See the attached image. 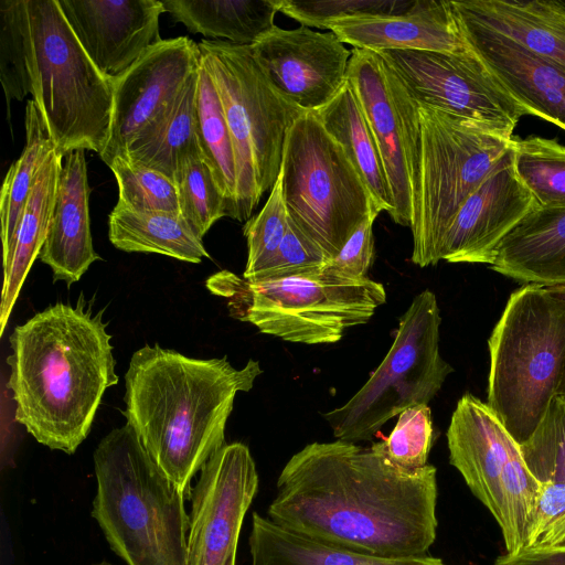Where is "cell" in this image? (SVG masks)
Listing matches in <instances>:
<instances>
[{"mask_svg": "<svg viewBox=\"0 0 565 565\" xmlns=\"http://www.w3.org/2000/svg\"><path fill=\"white\" fill-rule=\"evenodd\" d=\"M437 469L393 463L383 443H311L276 481L267 518L315 542L386 558L427 555L437 536Z\"/></svg>", "mask_w": 565, "mask_h": 565, "instance_id": "obj_1", "label": "cell"}, {"mask_svg": "<svg viewBox=\"0 0 565 565\" xmlns=\"http://www.w3.org/2000/svg\"><path fill=\"white\" fill-rule=\"evenodd\" d=\"M103 310L83 297L17 326L7 358L14 419L40 444L68 455L90 431L106 390L119 381Z\"/></svg>", "mask_w": 565, "mask_h": 565, "instance_id": "obj_2", "label": "cell"}, {"mask_svg": "<svg viewBox=\"0 0 565 565\" xmlns=\"http://www.w3.org/2000/svg\"><path fill=\"white\" fill-rule=\"evenodd\" d=\"M263 373L248 360L236 369L226 356L198 359L159 344L131 356L122 412L146 451L186 499L191 480L225 445V426L238 392Z\"/></svg>", "mask_w": 565, "mask_h": 565, "instance_id": "obj_3", "label": "cell"}, {"mask_svg": "<svg viewBox=\"0 0 565 565\" xmlns=\"http://www.w3.org/2000/svg\"><path fill=\"white\" fill-rule=\"evenodd\" d=\"M92 515L127 565H188L184 494L159 469L129 424L94 451Z\"/></svg>", "mask_w": 565, "mask_h": 565, "instance_id": "obj_4", "label": "cell"}, {"mask_svg": "<svg viewBox=\"0 0 565 565\" xmlns=\"http://www.w3.org/2000/svg\"><path fill=\"white\" fill-rule=\"evenodd\" d=\"M488 405L521 445L552 398L565 399V287L513 291L488 341Z\"/></svg>", "mask_w": 565, "mask_h": 565, "instance_id": "obj_5", "label": "cell"}, {"mask_svg": "<svg viewBox=\"0 0 565 565\" xmlns=\"http://www.w3.org/2000/svg\"><path fill=\"white\" fill-rule=\"evenodd\" d=\"M31 95L56 151L102 154L111 128L114 88L93 64L57 0H25Z\"/></svg>", "mask_w": 565, "mask_h": 565, "instance_id": "obj_6", "label": "cell"}, {"mask_svg": "<svg viewBox=\"0 0 565 565\" xmlns=\"http://www.w3.org/2000/svg\"><path fill=\"white\" fill-rule=\"evenodd\" d=\"M420 142L413 191L412 262L436 265L445 234L466 199L513 146L490 126L418 103Z\"/></svg>", "mask_w": 565, "mask_h": 565, "instance_id": "obj_7", "label": "cell"}, {"mask_svg": "<svg viewBox=\"0 0 565 565\" xmlns=\"http://www.w3.org/2000/svg\"><path fill=\"white\" fill-rule=\"evenodd\" d=\"M206 287L227 299L234 318L262 333L305 344L340 341L348 329L366 323L386 301L381 282L343 280L322 271L252 281L222 270L207 279Z\"/></svg>", "mask_w": 565, "mask_h": 565, "instance_id": "obj_8", "label": "cell"}, {"mask_svg": "<svg viewBox=\"0 0 565 565\" xmlns=\"http://www.w3.org/2000/svg\"><path fill=\"white\" fill-rule=\"evenodd\" d=\"M200 61L210 74L230 129L236 166V221H248L274 186L289 128L305 111L270 84L250 47L202 40Z\"/></svg>", "mask_w": 565, "mask_h": 565, "instance_id": "obj_9", "label": "cell"}, {"mask_svg": "<svg viewBox=\"0 0 565 565\" xmlns=\"http://www.w3.org/2000/svg\"><path fill=\"white\" fill-rule=\"evenodd\" d=\"M279 173L289 218L330 258L370 214L381 213L343 147L313 111L289 128Z\"/></svg>", "mask_w": 565, "mask_h": 565, "instance_id": "obj_10", "label": "cell"}, {"mask_svg": "<svg viewBox=\"0 0 565 565\" xmlns=\"http://www.w3.org/2000/svg\"><path fill=\"white\" fill-rule=\"evenodd\" d=\"M440 310L435 294L414 297L399 319L394 341L365 384L342 406L322 414L338 440L372 439L391 418L427 404L454 367L439 352Z\"/></svg>", "mask_w": 565, "mask_h": 565, "instance_id": "obj_11", "label": "cell"}, {"mask_svg": "<svg viewBox=\"0 0 565 565\" xmlns=\"http://www.w3.org/2000/svg\"><path fill=\"white\" fill-rule=\"evenodd\" d=\"M414 99L513 136L527 110L466 45L457 52H379Z\"/></svg>", "mask_w": 565, "mask_h": 565, "instance_id": "obj_12", "label": "cell"}, {"mask_svg": "<svg viewBox=\"0 0 565 565\" xmlns=\"http://www.w3.org/2000/svg\"><path fill=\"white\" fill-rule=\"evenodd\" d=\"M347 79L381 153L393 199L390 216L409 227L420 142L418 104L379 52L352 49Z\"/></svg>", "mask_w": 565, "mask_h": 565, "instance_id": "obj_13", "label": "cell"}, {"mask_svg": "<svg viewBox=\"0 0 565 565\" xmlns=\"http://www.w3.org/2000/svg\"><path fill=\"white\" fill-rule=\"evenodd\" d=\"M258 481L243 443L225 444L206 461L191 495L188 565H235L243 520Z\"/></svg>", "mask_w": 565, "mask_h": 565, "instance_id": "obj_14", "label": "cell"}, {"mask_svg": "<svg viewBox=\"0 0 565 565\" xmlns=\"http://www.w3.org/2000/svg\"><path fill=\"white\" fill-rule=\"evenodd\" d=\"M249 47L274 88L305 113L322 108L347 81L351 51L331 31L276 25Z\"/></svg>", "mask_w": 565, "mask_h": 565, "instance_id": "obj_15", "label": "cell"}, {"mask_svg": "<svg viewBox=\"0 0 565 565\" xmlns=\"http://www.w3.org/2000/svg\"><path fill=\"white\" fill-rule=\"evenodd\" d=\"M200 65L198 43L186 36L162 40L113 82L110 135L102 160L126 157L137 136L173 100Z\"/></svg>", "mask_w": 565, "mask_h": 565, "instance_id": "obj_16", "label": "cell"}, {"mask_svg": "<svg viewBox=\"0 0 565 565\" xmlns=\"http://www.w3.org/2000/svg\"><path fill=\"white\" fill-rule=\"evenodd\" d=\"M77 41L114 82L162 41L161 0H57Z\"/></svg>", "mask_w": 565, "mask_h": 565, "instance_id": "obj_17", "label": "cell"}, {"mask_svg": "<svg viewBox=\"0 0 565 565\" xmlns=\"http://www.w3.org/2000/svg\"><path fill=\"white\" fill-rule=\"evenodd\" d=\"M539 206L514 169L511 148L458 210L443 239L440 258L490 265L500 242Z\"/></svg>", "mask_w": 565, "mask_h": 565, "instance_id": "obj_18", "label": "cell"}, {"mask_svg": "<svg viewBox=\"0 0 565 565\" xmlns=\"http://www.w3.org/2000/svg\"><path fill=\"white\" fill-rule=\"evenodd\" d=\"M450 7L465 44L529 115L565 130V67Z\"/></svg>", "mask_w": 565, "mask_h": 565, "instance_id": "obj_19", "label": "cell"}, {"mask_svg": "<svg viewBox=\"0 0 565 565\" xmlns=\"http://www.w3.org/2000/svg\"><path fill=\"white\" fill-rule=\"evenodd\" d=\"M449 461L472 494L500 516V480L520 445L490 408L470 393L457 403L447 430Z\"/></svg>", "mask_w": 565, "mask_h": 565, "instance_id": "obj_20", "label": "cell"}, {"mask_svg": "<svg viewBox=\"0 0 565 565\" xmlns=\"http://www.w3.org/2000/svg\"><path fill=\"white\" fill-rule=\"evenodd\" d=\"M322 30L331 31L353 49L374 52H457L466 47L450 1L444 0H414L401 12L348 17L327 22Z\"/></svg>", "mask_w": 565, "mask_h": 565, "instance_id": "obj_21", "label": "cell"}, {"mask_svg": "<svg viewBox=\"0 0 565 565\" xmlns=\"http://www.w3.org/2000/svg\"><path fill=\"white\" fill-rule=\"evenodd\" d=\"M53 280L68 286L78 281L100 259L93 246L89 220V185L85 150L63 158L50 228L39 255Z\"/></svg>", "mask_w": 565, "mask_h": 565, "instance_id": "obj_22", "label": "cell"}, {"mask_svg": "<svg viewBox=\"0 0 565 565\" xmlns=\"http://www.w3.org/2000/svg\"><path fill=\"white\" fill-rule=\"evenodd\" d=\"M489 266L523 285L565 287V205L531 211L500 242Z\"/></svg>", "mask_w": 565, "mask_h": 565, "instance_id": "obj_23", "label": "cell"}, {"mask_svg": "<svg viewBox=\"0 0 565 565\" xmlns=\"http://www.w3.org/2000/svg\"><path fill=\"white\" fill-rule=\"evenodd\" d=\"M467 15L565 67L564 0L451 1Z\"/></svg>", "mask_w": 565, "mask_h": 565, "instance_id": "obj_24", "label": "cell"}, {"mask_svg": "<svg viewBox=\"0 0 565 565\" xmlns=\"http://www.w3.org/2000/svg\"><path fill=\"white\" fill-rule=\"evenodd\" d=\"M191 33L250 46L270 32L281 0H161Z\"/></svg>", "mask_w": 565, "mask_h": 565, "instance_id": "obj_25", "label": "cell"}, {"mask_svg": "<svg viewBox=\"0 0 565 565\" xmlns=\"http://www.w3.org/2000/svg\"><path fill=\"white\" fill-rule=\"evenodd\" d=\"M313 113L343 147L377 209L391 214L393 199L381 153L350 82L347 79L338 94Z\"/></svg>", "mask_w": 565, "mask_h": 565, "instance_id": "obj_26", "label": "cell"}, {"mask_svg": "<svg viewBox=\"0 0 565 565\" xmlns=\"http://www.w3.org/2000/svg\"><path fill=\"white\" fill-rule=\"evenodd\" d=\"M252 565H446L440 558H386L328 546L291 533L257 512L248 537Z\"/></svg>", "mask_w": 565, "mask_h": 565, "instance_id": "obj_27", "label": "cell"}, {"mask_svg": "<svg viewBox=\"0 0 565 565\" xmlns=\"http://www.w3.org/2000/svg\"><path fill=\"white\" fill-rule=\"evenodd\" d=\"M64 156L54 150L38 172L17 234L9 271L3 275L0 333L3 334L12 308L46 238Z\"/></svg>", "mask_w": 565, "mask_h": 565, "instance_id": "obj_28", "label": "cell"}, {"mask_svg": "<svg viewBox=\"0 0 565 565\" xmlns=\"http://www.w3.org/2000/svg\"><path fill=\"white\" fill-rule=\"evenodd\" d=\"M108 237L124 252L156 253L194 264L210 258L179 213L135 211L117 202L108 216Z\"/></svg>", "mask_w": 565, "mask_h": 565, "instance_id": "obj_29", "label": "cell"}, {"mask_svg": "<svg viewBox=\"0 0 565 565\" xmlns=\"http://www.w3.org/2000/svg\"><path fill=\"white\" fill-rule=\"evenodd\" d=\"M198 70L186 79L166 109L132 141L126 157L134 163L159 171L173 180L179 159L199 148Z\"/></svg>", "mask_w": 565, "mask_h": 565, "instance_id": "obj_30", "label": "cell"}, {"mask_svg": "<svg viewBox=\"0 0 565 565\" xmlns=\"http://www.w3.org/2000/svg\"><path fill=\"white\" fill-rule=\"evenodd\" d=\"M24 122V148L19 159L9 168L1 189L3 275L11 267L17 234L38 172L50 154L56 150L46 124L33 99H29L26 103Z\"/></svg>", "mask_w": 565, "mask_h": 565, "instance_id": "obj_31", "label": "cell"}, {"mask_svg": "<svg viewBox=\"0 0 565 565\" xmlns=\"http://www.w3.org/2000/svg\"><path fill=\"white\" fill-rule=\"evenodd\" d=\"M196 140L226 204L236 217V166L230 129L216 87L200 61L196 87Z\"/></svg>", "mask_w": 565, "mask_h": 565, "instance_id": "obj_32", "label": "cell"}, {"mask_svg": "<svg viewBox=\"0 0 565 565\" xmlns=\"http://www.w3.org/2000/svg\"><path fill=\"white\" fill-rule=\"evenodd\" d=\"M513 164L540 206L565 205V146L531 135L513 137Z\"/></svg>", "mask_w": 565, "mask_h": 565, "instance_id": "obj_33", "label": "cell"}, {"mask_svg": "<svg viewBox=\"0 0 565 565\" xmlns=\"http://www.w3.org/2000/svg\"><path fill=\"white\" fill-rule=\"evenodd\" d=\"M173 182L181 216L203 239L212 225L226 216V204L199 148L179 159Z\"/></svg>", "mask_w": 565, "mask_h": 565, "instance_id": "obj_34", "label": "cell"}, {"mask_svg": "<svg viewBox=\"0 0 565 565\" xmlns=\"http://www.w3.org/2000/svg\"><path fill=\"white\" fill-rule=\"evenodd\" d=\"M542 483L526 467L519 452L500 480V516L497 521L507 553L524 548L533 527Z\"/></svg>", "mask_w": 565, "mask_h": 565, "instance_id": "obj_35", "label": "cell"}, {"mask_svg": "<svg viewBox=\"0 0 565 565\" xmlns=\"http://www.w3.org/2000/svg\"><path fill=\"white\" fill-rule=\"evenodd\" d=\"M0 79L10 116L11 102L31 94L25 0L0 1Z\"/></svg>", "mask_w": 565, "mask_h": 565, "instance_id": "obj_36", "label": "cell"}, {"mask_svg": "<svg viewBox=\"0 0 565 565\" xmlns=\"http://www.w3.org/2000/svg\"><path fill=\"white\" fill-rule=\"evenodd\" d=\"M520 450L526 467L542 484L565 486V399L552 398Z\"/></svg>", "mask_w": 565, "mask_h": 565, "instance_id": "obj_37", "label": "cell"}, {"mask_svg": "<svg viewBox=\"0 0 565 565\" xmlns=\"http://www.w3.org/2000/svg\"><path fill=\"white\" fill-rule=\"evenodd\" d=\"M118 184V203L147 212L179 213L173 180L159 171L116 157L108 166Z\"/></svg>", "mask_w": 565, "mask_h": 565, "instance_id": "obj_38", "label": "cell"}, {"mask_svg": "<svg viewBox=\"0 0 565 565\" xmlns=\"http://www.w3.org/2000/svg\"><path fill=\"white\" fill-rule=\"evenodd\" d=\"M289 226V215L282 196L281 174L270 190L269 196L258 214L245 222L243 227L247 241V262L243 277L259 269L277 250Z\"/></svg>", "mask_w": 565, "mask_h": 565, "instance_id": "obj_39", "label": "cell"}, {"mask_svg": "<svg viewBox=\"0 0 565 565\" xmlns=\"http://www.w3.org/2000/svg\"><path fill=\"white\" fill-rule=\"evenodd\" d=\"M388 459L407 470L428 465L433 443V422L427 404L412 406L398 415L390 436L382 441Z\"/></svg>", "mask_w": 565, "mask_h": 565, "instance_id": "obj_40", "label": "cell"}, {"mask_svg": "<svg viewBox=\"0 0 565 565\" xmlns=\"http://www.w3.org/2000/svg\"><path fill=\"white\" fill-rule=\"evenodd\" d=\"M331 258L290 218L284 239L274 255L247 280H271L320 274Z\"/></svg>", "mask_w": 565, "mask_h": 565, "instance_id": "obj_41", "label": "cell"}, {"mask_svg": "<svg viewBox=\"0 0 565 565\" xmlns=\"http://www.w3.org/2000/svg\"><path fill=\"white\" fill-rule=\"evenodd\" d=\"M414 1V0H413ZM413 1L388 0H281L280 10L303 26L322 29L327 22L364 14H386L408 9Z\"/></svg>", "mask_w": 565, "mask_h": 565, "instance_id": "obj_42", "label": "cell"}, {"mask_svg": "<svg viewBox=\"0 0 565 565\" xmlns=\"http://www.w3.org/2000/svg\"><path fill=\"white\" fill-rule=\"evenodd\" d=\"M380 213L373 212L352 234L322 273L343 280H364L374 260L373 224Z\"/></svg>", "mask_w": 565, "mask_h": 565, "instance_id": "obj_43", "label": "cell"}, {"mask_svg": "<svg viewBox=\"0 0 565 565\" xmlns=\"http://www.w3.org/2000/svg\"><path fill=\"white\" fill-rule=\"evenodd\" d=\"M526 546H565L564 484H542Z\"/></svg>", "mask_w": 565, "mask_h": 565, "instance_id": "obj_44", "label": "cell"}, {"mask_svg": "<svg viewBox=\"0 0 565 565\" xmlns=\"http://www.w3.org/2000/svg\"><path fill=\"white\" fill-rule=\"evenodd\" d=\"M493 565H565V546H526L499 556Z\"/></svg>", "mask_w": 565, "mask_h": 565, "instance_id": "obj_45", "label": "cell"}, {"mask_svg": "<svg viewBox=\"0 0 565 565\" xmlns=\"http://www.w3.org/2000/svg\"><path fill=\"white\" fill-rule=\"evenodd\" d=\"M94 565H113V564H110V563H108L106 561H103V562L94 564Z\"/></svg>", "mask_w": 565, "mask_h": 565, "instance_id": "obj_46", "label": "cell"}, {"mask_svg": "<svg viewBox=\"0 0 565 565\" xmlns=\"http://www.w3.org/2000/svg\"><path fill=\"white\" fill-rule=\"evenodd\" d=\"M565 1V0H564Z\"/></svg>", "mask_w": 565, "mask_h": 565, "instance_id": "obj_47", "label": "cell"}]
</instances>
